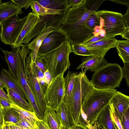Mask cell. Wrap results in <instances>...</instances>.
<instances>
[{"instance_id": "obj_1", "label": "cell", "mask_w": 129, "mask_h": 129, "mask_svg": "<svg viewBox=\"0 0 129 129\" xmlns=\"http://www.w3.org/2000/svg\"><path fill=\"white\" fill-rule=\"evenodd\" d=\"M85 1L69 9L58 29L65 35L71 45L82 44L94 35L93 31L87 25L88 17L93 12L86 8L84 5Z\"/></svg>"}, {"instance_id": "obj_2", "label": "cell", "mask_w": 129, "mask_h": 129, "mask_svg": "<svg viewBox=\"0 0 129 129\" xmlns=\"http://www.w3.org/2000/svg\"><path fill=\"white\" fill-rule=\"evenodd\" d=\"M94 87L83 72L76 76L72 92L69 96L65 95L62 101L65 105L75 126L78 124L82 105Z\"/></svg>"}, {"instance_id": "obj_3", "label": "cell", "mask_w": 129, "mask_h": 129, "mask_svg": "<svg viewBox=\"0 0 129 129\" xmlns=\"http://www.w3.org/2000/svg\"><path fill=\"white\" fill-rule=\"evenodd\" d=\"M117 91L115 89H101L94 88L90 92L81 107L90 125L95 123L98 116L108 105Z\"/></svg>"}, {"instance_id": "obj_4", "label": "cell", "mask_w": 129, "mask_h": 129, "mask_svg": "<svg viewBox=\"0 0 129 129\" xmlns=\"http://www.w3.org/2000/svg\"><path fill=\"white\" fill-rule=\"evenodd\" d=\"M72 52L71 45L67 41L56 49L39 56L44 61L47 69L53 79L64 74L69 69L71 65L69 55Z\"/></svg>"}, {"instance_id": "obj_5", "label": "cell", "mask_w": 129, "mask_h": 129, "mask_svg": "<svg viewBox=\"0 0 129 129\" xmlns=\"http://www.w3.org/2000/svg\"><path fill=\"white\" fill-rule=\"evenodd\" d=\"M123 78L122 68L117 63H108L95 72L90 81L96 88L114 89L119 87Z\"/></svg>"}, {"instance_id": "obj_6", "label": "cell", "mask_w": 129, "mask_h": 129, "mask_svg": "<svg viewBox=\"0 0 129 129\" xmlns=\"http://www.w3.org/2000/svg\"><path fill=\"white\" fill-rule=\"evenodd\" d=\"M103 22L105 37L106 38L122 35L126 28L121 13L103 10L95 12Z\"/></svg>"}, {"instance_id": "obj_7", "label": "cell", "mask_w": 129, "mask_h": 129, "mask_svg": "<svg viewBox=\"0 0 129 129\" xmlns=\"http://www.w3.org/2000/svg\"><path fill=\"white\" fill-rule=\"evenodd\" d=\"M27 54L25 50L22 51V57L26 79L39 108L44 115L46 108V104L43 100L44 96L32 66L31 57L29 55L27 56Z\"/></svg>"}, {"instance_id": "obj_8", "label": "cell", "mask_w": 129, "mask_h": 129, "mask_svg": "<svg viewBox=\"0 0 129 129\" xmlns=\"http://www.w3.org/2000/svg\"><path fill=\"white\" fill-rule=\"evenodd\" d=\"M19 13L15 14L4 21L1 24L0 40L4 44L11 46L20 34L27 19V16L20 18Z\"/></svg>"}, {"instance_id": "obj_9", "label": "cell", "mask_w": 129, "mask_h": 129, "mask_svg": "<svg viewBox=\"0 0 129 129\" xmlns=\"http://www.w3.org/2000/svg\"><path fill=\"white\" fill-rule=\"evenodd\" d=\"M64 73L53 79L44 96L46 106L56 110L65 95Z\"/></svg>"}, {"instance_id": "obj_10", "label": "cell", "mask_w": 129, "mask_h": 129, "mask_svg": "<svg viewBox=\"0 0 129 129\" xmlns=\"http://www.w3.org/2000/svg\"><path fill=\"white\" fill-rule=\"evenodd\" d=\"M70 8L64 10L60 14L40 16V21L35 26L22 43L28 44L32 39L36 37L43 30L49 27H54L55 29L59 28L65 17L67 12Z\"/></svg>"}, {"instance_id": "obj_11", "label": "cell", "mask_w": 129, "mask_h": 129, "mask_svg": "<svg viewBox=\"0 0 129 129\" xmlns=\"http://www.w3.org/2000/svg\"><path fill=\"white\" fill-rule=\"evenodd\" d=\"M68 41L65 35L58 29H54L43 40L37 55H39L51 51Z\"/></svg>"}, {"instance_id": "obj_12", "label": "cell", "mask_w": 129, "mask_h": 129, "mask_svg": "<svg viewBox=\"0 0 129 129\" xmlns=\"http://www.w3.org/2000/svg\"><path fill=\"white\" fill-rule=\"evenodd\" d=\"M118 41L115 37H113L106 38L86 45H82L89 51L92 55L104 57L108 50L116 47Z\"/></svg>"}, {"instance_id": "obj_13", "label": "cell", "mask_w": 129, "mask_h": 129, "mask_svg": "<svg viewBox=\"0 0 129 129\" xmlns=\"http://www.w3.org/2000/svg\"><path fill=\"white\" fill-rule=\"evenodd\" d=\"M26 21L21 32L16 40L11 46L13 49L20 46L25 38L29 34L35 26L41 20L40 16L32 12L28 13Z\"/></svg>"}, {"instance_id": "obj_14", "label": "cell", "mask_w": 129, "mask_h": 129, "mask_svg": "<svg viewBox=\"0 0 129 129\" xmlns=\"http://www.w3.org/2000/svg\"><path fill=\"white\" fill-rule=\"evenodd\" d=\"M55 29L54 27H49L43 30L30 43L26 45L22 44L20 46L24 48L27 54L30 56L32 62H35L39 49L44 39Z\"/></svg>"}, {"instance_id": "obj_15", "label": "cell", "mask_w": 129, "mask_h": 129, "mask_svg": "<svg viewBox=\"0 0 129 129\" xmlns=\"http://www.w3.org/2000/svg\"><path fill=\"white\" fill-rule=\"evenodd\" d=\"M3 52L7 64L8 71L17 81L18 79V60L21 50V46L12 49L11 51L5 50L0 48Z\"/></svg>"}, {"instance_id": "obj_16", "label": "cell", "mask_w": 129, "mask_h": 129, "mask_svg": "<svg viewBox=\"0 0 129 129\" xmlns=\"http://www.w3.org/2000/svg\"><path fill=\"white\" fill-rule=\"evenodd\" d=\"M108 63L104 57L92 55L83 58L81 63L76 69L81 68L82 72L85 73L87 70L95 72Z\"/></svg>"}, {"instance_id": "obj_17", "label": "cell", "mask_w": 129, "mask_h": 129, "mask_svg": "<svg viewBox=\"0 0 129 129\" xmlns=\"http://www.w3.org/2000/svg\"><path fill=\"white\" fill-rule=\"evenodd\" d=\"M110 102L112 104L116 115L121 122L123 113L129 108V96L117 91Z\"/></svg>"}, {"instance_id": "obj_18", "label": "cell", "mask_w": 129, "mask_h": 129, "mask_svg": "<svg viewBox=\"0 0 129 129\" xmlns=\"http://www.w3.org/2000/svg\"><path fill=\"white\" fill-rule=\"evenodd\" d=\"M0 79L5 85L6 89L10 88L18 93L25 100V95L18 81L12 75L8 70L3 69L0 74Z\"/></svg>"}, {"instance_id": "obj_19", "label": "cell", "mask_w": 129, "mask_h": 129, "mask_svg": "<svg viewBox=\"0 0 129 129\" xmlns=\"http://www.w3.org/2000/svg\"><path fill=\"white\" fill-rule=\"evenodd\" d=\"M95 123L98 129H116L111 117L109 104L100 114Z\"/></svg>"}, {"instance_id": "obj_20", "label": "cell", "mask_w": 129, "mask_h": 129, "mask_svg": "<svg viewBox=\"0 0 129 129\" xmlns=\"http://www.w3.org/2000/svg\"><path fill=\"white\" fill-rule=\"evenodd\" d=\"M23 13L21 9L11 1L2 3L0 4V23L11 16Z\"/></svg>"}, {"instance_id": "obj_21", "label": "cell", "mask_w": 129, "mask_h": 129, "mask_svg": "<svg viewBox=\"0 0 129 129\" xmlns=\"http://www.w3.org/2000/svg\"><path fill=\"white\" fill-rule=\"evenodd\" d=\"M55 111L61 125L67 128H73L75 126L74 123L65 105L62 101Z\"/></svg>"}, {"instance_id": "obj_22", "label": "cell", "mask_w": 129, "mask_h": 129, "mask_svg": "<svg viewBox=\"0 0 129 129\" xmlns=\"http://www.w3.org/2000/svg\"><path fill=\"white\" fill-rule=\"evenodd\" d=\"M43 120L45 121L50 129H59L61 124L55 110L46 106Z\"/></svg>"}, {"instance_id": "obj_23", "label": "cell", "mask_w": 129, "mask_h": 129, "mask_svg": "<svg viewBox=\"0 0 129 129\" xmlns=\"http://www.w3.org/2000/svg\"><path fill=\"white\" fill-rule=\"evenodd\" d=\"M7 94L13 103L26 110L34 112L33 110L26 100L24 99L18 93L12 89L7 88Z\"/></svg>"}, {"instance_id": "obj_24", "label": "cell", "mask_w": 129, "mask_h": 129, "mask_svg": "<svg viewBox=\"0 0 129 129\" xmlns=\"http://www.w3.org/2000/svg\"><path fill=\"white\" fill-rule=\"evenodd\" d=\"M18 82L25 96L26 99L28 102L29 97L27 89L28 84L24 74L23 65L22 57V50L18 60Z\"/></svg>"}, {"instance_id": "obj_25", "label": "cell", "mask_w": 129, "mask_h": 129, "mask_svg": "<svg viewBox=\"0 0 129 129\" xmlns=\"http://www.w3.org/2000/svg\"><path fill=\"white\" fill-rule=\"evenodd\" d=\"M30 6L32 10V12L39 16L60 14L64 10H56L47 8L41 5L36 0H33Z\"/></svg>"}, {"instance_id": "obj_26", "label": "cell", "mask_w": 129, "mask_h": 129, "mask_svg": "<svg viewBox=\"0 0 129 129\" xmlns=\"http://www.w3.org/2000/svg\"><path fill=\"white\" fill-rule=\"evenodd\" d=\"M4 124L7 125L15 124L20 120L18 113L12 108L3 109Z\"/></svg>"}, {"instance_id": "obj_27", "label": "cell", "mask_w": 129, "mask_h": 129, "mask_svg": "<svg viewBox=\"0 0 129 129\" xmlns=\"http://www.w3.org/2000/svg\"><path fill=\"white\" fill-rule=\"evenodd\" d=\"M36 1L43 7L51 9L64 10L69 8L67 0Z\"/></svg>"}, {"instance_id": "obj_28", "label": "cell", "mask_w": 129, "mask_h": 129, "mask_svg": "<svg viewBox=\"0 0 129 129\" xmlns=\"http://www.w3.org/2000/svg\"><path fill=\"white\" fill-rule=\"evenodd\" d=\"M116 47L123 63H129V41L118 40Z\"/></svg>"}, {"instance_id": "obj_29", "label": "cell", "mask_w": 129, "mask_h": 129, "mask_svg": "<svg viewBox=\"0 0 129 129\" xmlns=\"http://www.w3.org/2000/svg\"><path fill=\"white\" fill-rule=\"evenodd\" d=\"M78 72L69 71L66 76L64 77L65 95L70 94L74 86L75 79Z\"/></svg>"}, {"instance_id": "obj_30", "label": "cell", "mask_w": 129, "mask_h": 129, "mask_svg": "<svg viewBox=\"0 0 129 129\" xmlns=\"http://www.w3.org/2000/svg\"><path fill=\"white\" fill-rule=\"evenodd\" d=\"M12 108L18 113L20 120L24 119L36 123L37 120L39 119L34 112H31L26 110L13 103L12 104Z\"/></svg>"}, {"instance_id": "obj_31", "label": "cell", "mask_w": 129, "mask_h": 129, "mask_svg": "<svg viewBox=\"0 0 129 129\" xmlns=\"http://www.w3.org/2000/svg\"><path fill=\"white\" fill-rule=\"evenodd\" d=\"M95 12H92L88 16L87 21L88 27L93 31L96 27H103V22L102 19L95 14Z\"/></svg>"}, {"instance_id": "obj_32", "label": "cell", "mask_w": 129, "mask_h": 129, "mask_svg": "<svg viewBox=\"0 0 129 129\" xmlns=\"http://www.w3.org/2000/svg\"><path fill=\"white\" fill-rule=\"evenodd\" d=\"M27 89L29 97L28 103L32 108L38 118L40 120H43L44 115L39 108L34 95L32 92L29 86L28 85Z\"/></svg>"}, {"instance_id": "obj_33", "label": "cell", "mask_w": 129, "mask_h": 129, "mask_svg": "<svg viewBox=\"0 0 129 129\" xmlns=\"http://www.w3.org/2000/svg\"><path fill=\"white\" fill-rule=\"evenodd\" d=\"M71 46L73 52L76 55L87 56L92 55L89 51L81 44H74Z\"/></svg>"}, {"instance_id": "obj_34", "label": "cell", "mask_w": 129, "mask_h": 129, "mask_svg": "<svg viewBox=\"0 0 129 129\" xmlns=\"http://www.w3.org/2000/svg\"><path fill=\"white\" fill-rule=\"evenodd\" d=\"M104 0H86L84 5L89 10L95 12L98 11V9Z\"/></svg>"}, {"instance_id": "obj_35", "label": "cell", "mask_w": 129, "mask_h": 129, "mask_svg": "<svg viewBox=\"0 0 129 129\" xmlns=\"http://www.w3.org/2000/svg\"><path fill=\"white\" fill-rule=\"evenodd\" d=\"M15 125H18L23 129H37L36 123L27 119H22Z\"/></svg>"}, {"instance_id": "obj_36", "label": "cell", "mask_w": 129, "mask_h": 129, "mask_svg": "<svg viewBox=\"0 0 129 129\" xmlns=\"http://www.w3.org/2000/svg\"><path fill=\"white\" fill-rule=\"evenodd\" d=\"M19 7L21 9L26 10L30 6L33 0H10Z\"/></svg>"}, {"instance_id": "obj_37", "label": "cell", "mask_w": 129, "mask_h": 129, "mask_svg": "<svg viewBox=\"0 0 129 129\" xmlns=\"http://www.w3.org/2000/svg\"><path fill=\"white\" fill-rule=\"evenodd\" d=\"M121 123L123 129H129V108L123 113Z\"/></svg>"}, {"instance_id": "obj_38", "label": "cell", "mask_w": 129, "mask_h": 129, "mask_svg": "<svg viewBox=\"0 0 129 129\" xmlns=\"http://www.w3.org/2000/svg\"><path fill=\"white\" fill-rule=\"evenodd\" d=\"M35 62L44 73L48 70L44 61L40 56L37 55Z\"/></svg>"}, {"instance_id": "obj_39", "label": "cell", "mask_w": 129, "mask_h": 129, "mask_svg": "<svg viewBox=\"0 0 129 129\" xmlns=\"http://www.w3.org/2000/svg\"><path fill=\"white\" fill-rule=\"evenodd\" d=\"M124 66L122 68L123 78H124L127 83V85L129 86V63H124Z\"/></svg>"}, {"instance_id": "obj_40", "label": "cell", "mask_w": 129, "mask_h": 129, "mask_svg": "<svg viewBox=\"0 0 129 129\" xmlns=\"http://www.w3.org/2000/svg\"><path fill=\"white\" fill-rule=\"evenodd\" d=\"M105 38H106L104 36L99 35H94L81 44L84 45H86L98 41Z\"/></svg>"}, {"instance_id": "obj_41", "label": "cell", "mask_w": 129, "mask_h": 129, "mask_svg": "<svg viewBox=\"0 0 129 129\" xmlns=\"http://www.w3.org/2000/svg\"><path fill=\"white\" fill-rule=\"evenodd\" d=\"M32 62L33 67L37 77L38 80L43 78L44 73L37 66L35 62Z\"/></svg>"}, {"instance_id": "obj_42", "label": "cell", "mask_w": 129, "mask_h": 129, "mask_svg": "<svg viewBox=\"0 0 129 129\" xmlns=\"http://www.w3.org/2000/svg\"><path fill=\"white\" fill-rule=\"evenodd\" d=\"M36 124L38 129H50L46 122L43 120L38 119Z\"/></svg>"}, {"instance_id": "obj_43", "label": "cell", "mask_w": 129, "mask_h": 129, "mask_svg": "<svg viewBox=\"0 0 129 129\" xmlns=\"http://www.w3.org/2000/svg\"><path fill=\"white\" fill-rule=\"evenodd\" d=\"M38 81L40 84L42 93L44 96L49 85L45 82L44 78L40 79Z\"/></svg>"}, {"instance_id": "obj_44", "label": "cell", "mask_w": 129, "mask_h": 129, "mask_svg": "<svg viewBox=\"0 0 129 129\" xmlns=\"http://www.w3.org/2000/svg\"><path fill=\"white\" fill-rule=\"evenodd\" d=\"M13 103L4 98L0 99V104L4 109L12 107Z\"/></svg>"}, {"instance_id": "obj_45", "label": "cell", "mask_w": 129, "mask_h": 129, "mask_svg": "<svg viewBox=\"0 0 129 129\" xmlns=\"http://www.w3.org/2000/svg\"><path fill=\"white\" fill-rule=\"evenodd\" d=\"M68 6L69 8L71 7H74L84 3L85 0H67Z\"/></svg>"}, {"instance_id": "obj_46", "label": "cell", "mask_w": 129, "mask_h": 129, "mask_svg": "<svg viewBox=\"0 0 129 129\" xmlns=\"http://www.w3.org/2000/svg\"><path fill=\"white\" fill-rule=\"evenodd\" d=\"M43 78L45 82L48 85L53 79L51 74L48 70L44 73Z\"/></svg>"}, {"instance_id": "obj_47", "label": "cell", "mask_w": 129, "mask_h": 129, "mask_svg": "<svg viewBox=\"0 0 129 129\" xmlns=\"http://www.w3.org/2000/svg\"><path fill=\"white\" fill-rule=\"evenodd\" d=\"M123 18L126 29H129V7H127L126 12L123 15Z\"/></svg>"}, {"instance_id": "obj_48", "label": "cell", "mask_w": 129, "mask_h": 129, "mask_svg": "<svg viewBox=\"0 0 129 129\" xmlns=\"http://www.w3.org/2000/svg\"><path fill=\"white\" fill-rule=\"evenodd\" d=\"M2 98L5 99L13 103L7 94L5 92L3 89L0 87V99Z\"/></svg>"}, {"instance_id": "obj_49", "label": "cell", "mask_w": 129, "mask_h": 129, "mask_svg": "<svg viewBox=\"0 0 129 129\" xmlns=\"http://www.w3.org/2000/svg\"><path fill=\"white\" fill-rule=\"evenodd\" d=\"M110 1L119 4L126 5L127 7H129V1L128 0H111Z\"/></svg>"}, {"instance_id": "obj_50", "label": "cell", "mask_w": 129, "mask_h": 129, "mask_svg": "<svg viewBox=\"0 0 129 129\" xmlns=\"http://www.w3.org/2000/svg\"><path fill=\"white\" fill-rule=\"evenodd\" d=\"M3 108L0 104V127L2 128L4 124L3 114Z\"/></svg>"}, {"instance_id": "obj_51", "label": "cell", "mask_w": 129, "mask_h": 129, "mask_svg": "<svg viewBox=\"0 0 129 129\" xmlns=\"http://www.w3.org/2000/svg\"><path fill=\"white\" fill-rule=\"evenodd\" d=\"M121 36L122 38L129 41V29H126L124 33Z\"/></svg>"}, {"instance_id": "obj_52", "label": "cell", "mask_w": 129, "mask_h": 129, "mask_svg": "<svg viewBox=\"0 0 129 129\" xmlns=\"http://www.w3.org/2000/svg\"><path fill=\"white\" fill-rule=\"evenodd\" d=\"M10 129H23L19 126L14 124L9 125Z\"/></svg>"}, {"instance_id": "obj_53", "label": "cell", "mask_w": 129, "mask_h": 129, "mask_svg": "<svg viewBox=\"0 0 129 129\" xmlns=\"http://www.w3.org/2000/svg\"><path fill=\"white\" fill-rule=\"evenodd\" d=\"M0 87L2 89H3V88L5 89L6 90V87L2 81L0 79Z\"/></svg>"}, {"instance_id": "obj_54", "label": "cell", "mask_w": 129, "mask_h": 129, "mask_svg": "<svg viewBox=\"0 0 129 129\" xmlns=\"http://www.w3.org/2000/svg\"><path fill=\"white\" fill-rule=\"evenodd\" d=\"M89 128L90 129H98L95 123L92 125H90Z\"/></svg>"}, {"instance_id": "obj_55", "label": "cell", "mask_w": 129, "mask_h": 129, "mask_svg": "<svg viewBox=\"0 0 129 129\" xmlns=\"http://www.w3.org/2000/svg\"><path fill=\"white\" fill-rule=\"evenodd\" d=\"M2 129H10L9 126L4 125H3L2 127Z\"/></svg>"}, {"instance_id": "obj_56", "label": "cell", "mask_w": 129, "mask_h": 129, "mask_svg": "<svg viewBox=\"0 0 129 129\" xmlns=\"http://www.w3.org/2000/svg\"><path fill=\"white\" fill-rule=\"evenodd\" d=\"M73 128V129H83L77 126H74Z\"/></svg>"}, {"instance_id": "obj_57", "label": "cell", "mask_w": 129, "mask_h": 129, "mask_svg": "<svg viewBox=\"0 0 129 129\" xmlns=\"http://www.w3.org/2000/svg\"><path fill=\"white\" fill-rule=\"evenodd\" d=\"M59 129H73V128H67L61 125Z\"/></svg>"}, {"instance_id": "obj_58", "label": "cell", "mask_w": 129, "mask_h": 129, "mask_svg": "<svg viewBox=\"0 0 129 129\" xmlns=\"http://www.w3.org/2000/svg\"><path fill=\"white\" fill-rule=\"evenodd\" d=\"M1 24L0 23V36H1Z\"/></svg>"}, {"instance_id": "obj_59", "label": "cell", "mask_w": 129, "mask_h": 129, "mask_svg": "<svg viewBox=\"0 0 129 129\" xmlns=\"http://www.w3.org/2000/svg\"><path fill=\"white\" fill-rule=\"evenodd\" d=\"M2 1L0 0V4L2 3Z\"/></svg>"}, {"instance_id": "obj_60", "label": "cell", "mask_w": 129, "mask_h": 129, "mask_svg": "<svg viewBox=\"0 0 129 129\" xmlns=\"http://www.w3.org/2000/svg\"><path fill=\"white\" fill-rule=\"evenodd\" d=\"M0 129H2V128L0 127Z\"/></svg>"}, {"instance_id": "obj_61", "label": "cell", "mask_w": 129, "mask_h": 129, "mask_svg": "<svg viewBox=\"0 0 129 129\" xmlns=\"http://www.w3.org/2000/svg\"><path fill=\"white\" fill-rule=\"evenodd\" d=\"M37 129H38V128L37 127Z\"/></svg>"}]
</instances>
